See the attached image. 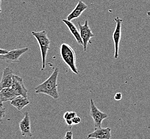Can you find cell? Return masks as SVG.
Returning <instances> with one entry per match:
<instances>
[{"mask_svg": "<svg viewBox=\"0 0 150 139\" xmlns=\"http://www.w3.org/2000/svg\"><path fill=\"white\" fill-rule=\"evenodd\" d=\"M59 72V68H56L52 73L45 81L37 86L35 88L36 94H46L54 100L58 99L59 95L58 91L57 80Z\"/></svg>", "mask_w": 150, "mask_h": 139, "instance_id": "1", "label": "cell"}, {"mask_svg": "<svg viewBox=\"0 0 150 139\" xmlns=\"http://www.w3.org/2000/svg\"><path fill=\"white\" fill-rule=\"evenodd\" d=\"M60 56L70 70L74 74L79 75V71L76 65V56L75 52L70 45L67 43H62L60 47Z\"/></svg>", "mask_w": 150, "mask_h": 139, "instance_id": "2", "label": "cell"}, {"mask_svg": "<svg viewBox=\"0 0 150 139\" xmlns=\"http://www.w3.org/2000/svg\"><path fill=\"white\" fill-rule=\"evenodd\" d=\"M31 33L37 40L40 48L42 58V67L41 70L43 71L45 68L46 59L48 50L50 48V45L51 41L47 36V33L45 30L40 32H32Z\"/></svg>", "mask_w": 150, "mask_h": 139, "instance_id": "3", "label": "cell"}, {"mask_svg": "<svg viewBox=\"0 0 150 139\" xmlns=\"http://www.w3.org/2000/svg\"><path fill=\"white\" fill-rule=\"evenodd\" d=\"M29 50V48L28 47L13 49L6 54L0 55V61H6L8 63H18L21 56Z\"/></svg>", "mask_w": 150, "mask_h": 139, "instance_id": "4", "label": "cell"}, {"mask_svg": "<svg viewBox=\"0 0 150 139\" xmlns=\"http://www.w3.org/2000/svg\"><path fill=\"white\" fill-rule=\"evenodd\" d=\"M90 102V116L94 120L95 129L101 127L102 123L103 120L105 119L108 118V115L102 112L98 109L97 107L95 105L93 99L91 98Z\"/></svg>", "mask_w": 150, "mask_h": 139, "instance_id": "5", "label": "cell"}, {"mask_svg": "<svg viewBox=\"0 0 150 139\" xmlns=\"http://www.w3.org/2000/svg\"><path fill=\"white\" fill-rule=\"evenodd\" d=\"M78 25L80 29V36L83 43V49L85 52H86L87 49L88 43L89 42L91 43L90 39L92 37H93L94 35L91 32V29L89 26L87 20H86L85 24L83 25H81L80 23H78Z\"/></svg>", "mask_w": 150, "mask_h": 139, "instance_id": "6", "label": "cell"}, {"mask_svg": "<svg viewBox=\"0 0 150 139\" xmlns=\"http://www.w3.org/2000/svg\"><path fill=\"white\" fill-rule=\"evenodd\" d=\"M116 23V26L113 33V40L115 44V58L117 59L118 57V51L119 45L121 39V27L123 20L120 19L119 17H116L114 19Z\"/></svg>", "mask_w": 150, "mask_h": 139, "instance_id": "7", "label": "cell"}, {"mask_svg": "<svg viewBox=\"0 0 150 139\" xmlns=\"http://www.w3.org/2000/svg\"><path fill=\"white\" fill-rule=\"evenodd\" d=\"M11 88L18 96L28 97V90L24 84L23 78L16 75H13Z\"/></svg>", "mask_w": 150, "mask_h": 139, "instance_id": "8", "label": "cell"}, {"mask_svg": "<svg viewBox=\"0 0 150 139\" xmlns=\"http://www.w3.org/2000/svg\"><path fill=\"white\" fill-rule=\"evenodd\" d=\"M19 127L22 136H33V133H31V121L28 112H25L24 113L23 119L19 123Z\"/></svg>", "mask_w": 150, "mask_h": 139, "instance_id": "9", "label": "cell"}, {"mask_svg": "<svg viewBox=\"0 0 150 139\" xmlns=\"http://www.w3.org/2000/svg\"><path fill=\"white\" fill-rule=\"evenodd\" d=\"M13 76V71L11 68L7 67L4 69L2 78L0 81L1 89L5 88H11L12 87Z\"/></svg>", "mask_w": 150, "mask_h": 139, "instance_id": "10", "label": "cell"}, {"mask_svg": "<svg viewBox=\"0 0 150 139\" xmlns=\"http://www.w3.org/2000/svg\"><path fill=\"white\" fill-rule=\"evenodd\" d=\"M111 131L110 127H100L96 129L94 132L88 134L87 139H110L111 138Z\"/></svg>", "mask_w": 150, "mask_h": 139, "instance_id": "11", "label": "cell"}, {"mask_svg": "<svg viewBox=\"0 0 150 139\" xmlns=\"http://www.w3.org/2000/svg\"><path fill=\"white\" fill-rule=\"evenodd\" d=\"M87 6L81 1H79L75 9L72 11L71 13H69L67 17V20L71 21L73 20L78 18L84 12L85 10L87 9Z\"/></svg>", "mask_w": 150, "mask_h": 139, "instance_id": "12", "label": "cell"}, {"mask_svg": "<svg viewBox=\"0 0 150 139\" xmlns=\"http://www.w3.org/2000/svg\"><path fill=\"white\" fill-rule=\"evenodd\" d=\"M17 96L18 94L11 87L3 88L0 91V99L3 103L11 101Z\"/></svg>", "mask_w": 150, "mask_h": 139, "instance_id": "13", "label": "cell"}, {"mask_svg": "<svg viewBox=\"0 0 150 139\" xmlns=\"http://www.w3.org/2000/svg\"><path fill=\"white\" fill-rule=\"evenodd\" d=\"M62 22L65 23L66 25L67 26L69 31L71 32L72 35L74 37V38L76 40L79 45H83V41H82L81 36H80V33L79 32L78 29L75 25L72 23L71 21H69L68 20H62Z\"/></svg>", "mask_w": 150, "mask_h": 139, "instance_id": "14", "label": "cell"}, {"mask_svg": "<svg viewBox=\"0 0 150 139\" xmlns=\"http://www.w3.org/2000/svg\"><path fill=\"white\" fill-rule=\"evenodd\" d=\"M10 104L13 107L16 108L18 111H21L23 108L30 103L27 97L22 96H17L13 100L10 101Z\"/></svg>", "mask_w": 150, "mask_h": 139, "instance_id": "15", "label": "cell"}, {"mask_svg": "<svg viewBox=\"0 0 150 139\" xmlns=\"http://www.w3.org/2000/svg\"><path fill=\"white\" fill-rule=\"evenodd\" d=\"M76 113L74 111H67L64 115V118L65 120H72V119L76 116Z\"/></svg>", "mask_w": 150, "mask_h": 139, "instance_id": "16", "label": "cell"}, {"mask_svg": "<svg viewBox=\"0 0 150 139\" xmlns=\"http://www.w3.org/2000/svg\"><path fill=\"white\" fill-rule=\"evenodd\" d=\"M5 115H6V109L4 107H0V123H3Z\"/></svg>", "mask_w": 150, "mask_h": 139, "instance_id": "17", "label": "cell"}, {"mask_svg": "<svg viewBox=\"0 0 150 139\" xmlns=\"http://www.w3.org/2000/svg\"><path fill=\"white\" fill-rule=\"evenodd\" d=\"M64 139H73V133L72 131H69L66 133Z\"/></svg>", "mask_w": 150, "mask_h": 139, "instance_id": "18", "label": "cell"}, {"mask_svg": "<svg viewBox=\"0 0 150 139\" xmlns=\"http://www.w3.org/2000/svg\"><path fill=\"white\" fill-rule=\"evenodd\" d=\"M72 122L73 123V125H77L81 122V118L79 117L76 116L72 119Z\"/></svg>", "mask_w": 150, "mask_h": 139, "instance_id": "19", "label": "cell"}, {"mask_svg": "<svg viewBox=\"0 0 150 139\" xmlns=\"http://www.w3.org/2000/svg\"><path fill=\"white\" fill-rule=\"evenodd\" d=\"M114 98L116 101H120L122 98V94L121 93H117L115 94Z\"/></svg>", "mask_w": 150, "mask_h": 139, "instance_id": "20", "label": "cell"}, {"mask_svg": "<svg viewBox=\"0 0 150 139\" xmlns=\"http://www.w3.org/2000/svg\"><path fill=\"white\" fill-rule=\"evenodd\" d=\"M65 122L66 124L69 127H72V125H73L72 120H66Z\"/></svg>", "mask_w": 150, "mask_h": 139, "instance_id": "21", "label": "cell"}, {"mask_svg": "<svg viewBox=\"0 0 150 139\" xmlns=\"http://www.w3.org/2000/svg\"><path fill=\"white\" fill-rule=\"evenodd\" d=\"M8 52L6 50H4L3 49H0V55H4V54H6L8 53Z\"/></svg>", "mask_w": 150, "mask_h": 139, "instance_id": "22", "label": "cell"}, {"mask_svg": "<svg viewBox=\"0 0 150 139\" xmlns=\"http://www.w3.org/2000/svg\"><path fill=\"white\" fill-rule=\"evenodd\" d=\"M1 89H0V91H1ZM0 107H4V104H3V102L1 101V99H0Z\"/></svg>", "mask_w": 150, "mask_h": 139, "instance_id": "23", "label": "cell"}, {"mask_svg": "<svg viewBox=\"0 0 150 139\" xmlns=\"http://www.w3.org/2000/svg\"><path fill=\"white\" fill-rule=\"evenodd\" d=\"M147 15H148L150 17V11H149V12H147Z\"/></svg>", "mask_w": 150, "mask_h": 139, "instance_id": "24", "label": "cell"}, {"mask_svg": "<svg viewBox=\"0 0 150 139\" xmlns=\"http://www.w3.org/2000/svg\"><path fill=\"white\" fill-rule=\"evenodd\" d=\"M2 12V9H1V7H0V13Z\"/></svg>", "mask_w": 150, "mask_h": 139, "instance_id": "25", "label": "cell"}, {"mask_svg": "<svg viewBox=\"0 0 150 139\" xmlns=\"http://www.w3.org/2000/svg\"><path fill=\"white\" fill-rule=\"evenodd\" d=\"M1 3V0H0V4Z\"/></svg>", "mask_w": 150, "mask_h": 139, "instance_id": "26", "label": "cell"}]
</instances>
